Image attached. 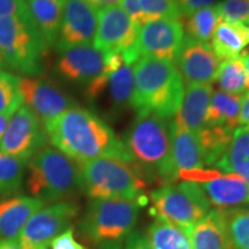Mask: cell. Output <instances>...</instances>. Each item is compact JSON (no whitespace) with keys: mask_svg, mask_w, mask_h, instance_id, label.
<instances>
[{"mask_svg":"<svg viewBox=\"0 0 249 249\" xmlns=\"http://www.w3.org/2000/svg\"><path fill=\"white\" fill-rule=\"evenodd\" d=\"M183 27L176 20H152L140 28L135 52L140 58L176 60L183 39Z\"/></svg>","mask_w":249,"mask_h":249,"instance_id":"12","label":"cell"},{"mask_svg":"<svg viewBox=\"0 0 249 249\" xmlns=\"http://www.w3.org/2000/svg\"><path fill=\"white\" fill-rule=\"evenodd\" d=\"M118 5L124 9V13L128 15L130 20L139 28L145 23V18L142 12L140 0H120Z\"/></svg>","mask_w":249,"mask_h":249,"instance_id":"35","label":"cell"},{"mask_svg":"<svg viewBox=\"0 0 249 249\" xmlns=\"http://www.w3.org/2000/svg\"><path fill=\"white\" fill-rule=\"evenodd\" d=\"M170 120L152 113L138 114L126 134L124 144L143 178L176 181L171 165Z\"/></svg>","mask_w":249,"mask_h":249,"instance_id":"3","label":"cell"},{"mask_svg":"<svg viewBox=\"0 0 249 249\" xmlns=\"http://www.w3.org/2000/svg\"><path fill=\"white\" fill-rule=\"evenodd\" d=\"M6 67H7V66H6V62L4 60V58H2L1 54H0V71H1Z\"/></svg>","mask_w":249,"mask_h":249,"instance_id":"46","label":"cell"},{"mask_svg":"<svg viewBox=\"0 0 249 249\" xmlns=\"http://www.w3.org/2000/svg\"><path fill=\"white\" fill-rule=\"evenodd\" d=\"M140 207L138 201L124 198L92 200L81 220V232L92 244H120L136 225Z\"/></svg>","mask_w":249,"mask_h":249,"instance_id":"7","label":"cell"},{"mask_svg":"<svg viewBox=\"0 0 249 249\" xmlns=\"http://www.w3.org/2000/svg\"><path fill=\"white\" fill-rule=\"evenodd\" d=\"M248 29H249V26H248Z\"/></svg>","mask_w":249,"mask_h":249,"instance_id":"48","label":"cell"},{"mask_svg":"<svg viewBox=\"0 0 249 249\" xmlns=\"http://www.w3.org/2000/svg\"><path fill=\"white\" fill-rule=\"evenodd\" d=\"M27 163L0 151V196L12 195L20 191Z\"/></svg>","mask_w":249,"mask_h":249,"instance_id":"31","label":"cell"},{"mask_svg":"<svg viewBox=\"0 0 249 249\" xmlns=\"http://www.w3.org/2000/svg\"><path fill=\"white\" fill-rule=\"evenodd\" d=\"M124 249H154L151 247L147 236L140 234V233H130L127 236L126 245Z\"/></svg>","mask_w":249,"mask_h":249,"instance_id":"39","label":"cell"},{"mask_svg":"<svg viewBox=\"0 0 249 249\" xmlns=\"http://www.w3.org/2000/svg\"><path fill=\"white\" fill-rule=\"evenodd\" d=\"M12 117H13L12 113H0V140H1L2 135L5 134L6 129H7V126Z\"/></svg>","mask_w":249,"mask_h":249,"instance_id":"42","label":"cell"},{"mask_svg":"<svg viewBox=\"0 0 249 249\" xmlns=\"http://www.w3.org/2000/svg\"><path fill=\"white\" fill-rule=\"evenodd\" d=\"M87 1L90 2V4H91L93 7L99 9V8L108 7V6L118 5V4H119L120 0H87Z\"/></svg>","mask_w":249,"mask_h":249,"instance_id":"41","label":"cell"},{"mask_svg":"<svg viewBox=\"0 0 249 249\" xmlns=\"http://www.w3.org/2000/svg\"><path fill=\"white\" fill-rule=\"evenodd\" d=\"M81 191L91 200L124 198L147 204V183L134 163L103 157L79 164Z\"/></svg>","mask_w":249,"mask_h":249,"instance_id":"4","label":"cell"},{"mask_svg":"<svg viewBox=\"0 0 249 249\" xmlns=\"http://www.w3.org/2000/svg\"><path fill=\"white\" fill-rule=\"evenodd\" d=\"M50 46L29 15L0 18V54L6 66L29 77L46 70Z\"/></svg>","mask_w":249,"mask_h":249,"instance_id":"6","label":"cell"},{"mask_svg":"<svg viewBox=\"0 0 249 249\" xmlns=\"http://www.w3.org/2000/svg\"><path fill=\"white\" fill-rule=\"evenodd\" d=\"M171 129V165L174 178L189 171L203 170L205 167L203 152L196 134L183 128L174 119L170 120Z\"/></svg>","mask_w":249,"mask_h":249,"instance_id":"18","label":"cell"},{"mask_svg":"<svg viewBox=\"0 0 249 249\" xmlns=\"http://www.w3.org/2000/svg\"><path fill=\"white\" fill-rule=\"evenodd\" d=\"M231 249H249V209H223Z\"/></svg>","mask_w":249,"mask_h":249,"instance_id":"30","label":"cell"},{"mask_svg":"<svg viewBox=\"0 0 249 249\" xmlns=\"http://www.w3.org/2000/svg\"><path fill=\"white\" fill-rule=\"evenodd\" d=\"M220 18L217 6L198 9L187 17V37L201 43H208L213 38Z\"/></svg>","mask_w":249,"mask_h":249,"instance_id":"28","label":"cell"},{"mask_svg":"<svg viewBox=\"0 0 249 249\" xmlns=\"http://www.w3.org/2000/svg\"><path fill=\"white\" fill-rule=\"evenodd\" d=\"M20 91L23 104L39 118L44 126L65 111L75 107V102L73 99L58 88L55 83L46 79L21 77Z\"/></svg>","mask_w":249,"mask_h":249,"instance_id":"15","label":"cell"},{"mask_svg":"<svg viewBox=\"0 0 249 249\" xmlns=\"http://www.w3.org/2000/svg\"><path fill=\"white\" fill-rule=\"evenodd\" d=\"M27 5L24 0H0V18L26 15Z\"/></svg>","mask_w":249,"mask_h":249,"instance_id":"37","label":"cell"},{"mask_svg":"<svg viewBox=\"0 0 249 249\" xmlns=\"http://www.w3.org/2000/svg\"><path fill=\"white\" fill-rule=\"evenodd\" d=\"M213 92L211 85L187 86L179 111L173 118L174 121L183 128L197 134L205 126Z\"/></svg>","mask_w":249,"mask_h":249,"instance_id":"20","label":"cell"},{"mask_svg":"<svg viewBox=\"0 0 249 249\" xmlns=\"http://www.w3.org/2000/svg\"><path fill=\"white\" fill-rule=\"evenodd\" d=\"M20 79L9 71H0V113L14 114L23 105Z\"/></svg>","mask_w":249,"mask_h":249,"instance_id":"32","label":"cell"},{"mask_svg":"<svg viewBox=\"0 0 249 249\" xmlns=\"http://www.w3.org/2000/svg\"><path fill=\"white\" fill-rule=\"evenodd\" d=\"M214 166L238 174L249 185V128L238 127L234 130L229 148Z\"/></svg>","mask_w":249,"mask_h":249,"instance_id":"24","label":"cell"},{"mask_svg":"<svg viewBox=\"0 0 249 249\" xmlns=\"http://www.w3.org/2000/svg\"><path fill=\"white\" fill-rule=\"evenodd\" d=\"M197 183L209 203L217 209H233L249 204V185L238 174L217 172L211 178Z\"/></svg>","mask_w":249,"mask_h":249,"instance_id":"17","label":"cell"},{"mask_svg":"<svg viewBox=\"0 0 249 249\" xmlns=\"http://www.w3.org/2000/svg\"><path fill=\"white\" fill-rule=\"evenodd\" d=\"M179 7L181 9V13L185 17H188L194 12L201 8L210 7V6H216L219 0H177Z\"/></svg>","mask_w":249,"mask_h":249,"instance_id":"38","label":"cell"},{"mask_svg":"<svg viewBox=\"0 0 249 249\" xmlns=\"http://www.w3.org/2000/svg\"><path fill=\"white\" fill-rule=\"evenodd\" d=\"M248 1H249V0H248Z\"/></svg>","mask_w":249,"mask_h":249,"instance_id":"49","label":"cell"},{"mask_svg":"<svg viewBox=\"0 0 249 249\" xmlns=\"http://www.w3.org/2000/svg\"><path fill=\"white\" fill-rule=\"evenodd\" d=\"M150 201L152 216L169 220L188 235L195 224L211 210V204L198 183L188 180L165 183L150 193Z\"/></svg>","mask_w":249,"mask_h":249,"instance_id":"8","label":"cell"},{"mask_svg":"<svg viewBox=\"0 0 249 249\" xmlns=\"http://www.w3.org/2000/svg\"><path fill=\"white\" fill-rule=\"evenodd\" d=\"M211 42V48L220 61L238 57L249 45V29L245 24L220 18Z\"/></svg>","mask_w":249,"mask_h":249,"instance_id":"23","label":"cell"},{"mask_svg":"<svg viewBox=\"0 0 249 249\" xmlns=\"http://www.w3.org/2000/svg\"><path fill=\"white\" fill-rule=\"evenodd\" d=\"M31 22L50 48H55L65 0H24Z\"/></svg>","mask_w":249,"mask_h":249,"instance_id":"21","label":"cell"},{"mask_svg":"<svg viewBox=\"0 0 249 249\" xmlns=\"http://www.w3.org/2000/svg\"><path fill=\"white\" fill-rule=\"evenodd\" d=\"M55 149L77 164L108 157L134 163L124 141L92 111L74 107L44 126Z\"/></svg>","mask_w":249,"mask_h":249,"instance_id":"1","label":"cell"},{"mask_svg":"<svg viewBox=\"0 0 249 249\" xmlns=\"http://www.w3.org/2000/svg\"><path fill=\"white\" fill-rule=\"evenodd\" d=\"M193 249H231L223 209H213L195 224L189 233Z\"/></svg>","mask_w":249,"mask_h":249,"instance_id":"22","label":"cell"},{"mask_svg":"<svg viewBox=\"0 0 249 249\" xmlns=\"http://www.w3.org/2000/svg\"><path fill=\"white\" fill-rule=\"evenodd\" d=\"M98 23V9L87 0H65L58 51L75 45L93 44Z\"/></svg>","mask_w":249,"mask_h":249,"instance_id":"16","label":"cell"},{"mask_svg":"<svg viewBox=\"0 0 249 249\" xmlns=\"http://www.w3.org/2000/svg\"><path fill=\"white\" fill-rule=\"evenodd\" d=\"M48 135L39 118L26 105L15 112L0 140V151L28 161L46 147Z\"/></svg>","mask_w":249,"mask_h":249,"instance_id":"11","label":"cell"},{"mask_svg":"<svg viewBox=\"0 0 249 249\" xmlns=\"http://www.w3.org/2000/svg\"><path fill=\"white\" fill-rule=\"evenodd\" d=\"M235 129L224 126L205 124L196 134L203 152L205 166H214L229 148Z\"/></svg>","mask_w":249,"mask_h":249,"instance_id":"26","label":"cell"},{"mask_svg":"<svg viewBox=\"0 0 249 249\" xmlns=\"http://www.w3.org/2000/svg\"><path fill=\"white\" fill-rule=\"evenodd\" d=\"M42 249H48V248H42Z\"/></svg>","mask_w":249,"mask_h":249,"instance_id":"47","label":"cell"},{"mask_svg":"<svg viewBox=\"0 0 249 249\" xmlns=\"http://www.w3.org/2000/svg\"><path fill=\"white\" fill-rule=\"evenodd\" d=\"M45 204L38 198L24 195L0 201V240H18L28 220Z\"/></svg>","mask_w":249,"mask_h":249,"instance_id":"19","label":"cell"},{"mask_svg":"<svg viewBox=\"0 0 249 249\" xmlns=\"http://www.w3.org/2000/svg\"><path fill=\"white\" fill-rule=\"evenodd\" d=\"M148 240L154 249H193L189 235L163 218H156L148 229Z\"/></svg>","mask_w":249,"mask_h":249,"instance_id":"27","label":"cell"},{"mask_svg":"<svg viewBox=\"0 0 249 249\" xmlns=\"http://www.w3.org/2000/svg\"><path fill=\"white\" fill-rule=\"evenodd\" d=\"M27 164V188L33 197L61 202L81 191L79 164L58 149L44 147Z\"/></svg>","mask_w":249,"mask_h":249,"instance_id":"5","label":"cell"},{"mask_svg":"<svg viewBox=\"0 0 249 249\" xmlns=\"http://www.w3.org/2000/svg\"><path fill=\"white\" fill-rule=\"evenodd\" d=\"M239 127L249 128V91L242 96L240 114H239Z\"/></svg>","mask_w":249,"mask_h":249,"instance_id":"40","label":"cell"},{"mask_svg":"<svg viewBox=\"0 0 249 249\" xmlns=\"http://www.w3.org/2000/svg\"><path fill=\"white\" fill-rule=\"evenodd\" d=\"M99 249H121L120 244H113V245H103Z\"/></svg>","mask_w":249,"mask_h":249,"instance_id":"45","label":"cell"},{"mask_svg":"<svg viewBox=\"0 0 249 249\" xmlns=\"http://www.w3.org/2000/svg\"><path fill=\"white\" fill-rule=\"evenodd\" d=\"M216 81L222 91L234 95L247 92V77L241 55L220 61Z\"/></svg>","mask_w":249,"mask_h":249,"instance_id":"29","label":"cell"},{"mask_svg":"<svg viewBox=\"0 0 249 249\" xmlns=\"http://www.w3.org/2000/svg\"><path fill=\"white\" fill-rule=\"evenodd\" d=\"M145 22L152 20H176L182 17L181 9L177 0H140Z\"/></svg>","mask_w":249,"mask_h":249,"instance_id":"33","label":"cell"},{"mask_svg":"<svg viewBox=\"0 0 249 249\" xmlns=\"http://www.w3.org/2000/svg\"><path fill=\"white\" fill-rule=\"evenodd\" d=\"M79 213V207L67 201L55 202L37 211L28 220L18 236L22 249L46 248L53 239L70 229Z\"/></svg>","mask_w":249,"mask_h":249,"instance_id":"10","label":"cell"},{"mask_svg":"<svg viewBox=\"0 0 249 249\" xmlns=\"http://www.w3.org/2000/svg\"><path fill=\"white\" fill-rule=\"evenodd\" d=\"M216 6L223 20L249 26L248 0H222Z\"/></svg>","mask_w":249,"mask_h":249,"instance_id":"34","label":"cell"},{"mask_svg":"<svg viewBox=\"0 0 249 249\" xmlns=\"http://www.w3.org/2000/svg\"><path fill=\"white\" fill-rule=\"evenodd\" d=\"M107 65L108 53L93 44L75 45L59 51L55 71L68 82L88 86L104 74Z\"/></svg>","mask_w":249,"mask_h":249,"instance_id":"14","label":"cell"},{"mask_svg":"<svg viewBox=\"0 0 249 249\" xmlns=\"http://www.w3.org/2000/svg\"><path fill=\"white\" fill-rule=\"evenodd\" d=\"M242 96L244 93L234 95L222 90L213 92L205 124L224 126L231 129L238 128Z\"/></svg>","mask_w":249,"mask_h":249,"instance_id":"25","label":"cell"},{"mask_svg":"<svg viewBox=\"0 0 249 249\" xmlns=\"http://www.w3.org/2000/svg\"><path fill=\"white\" fill-rule=\"evenodd\" d=\"M50 246H51V249H87L85 246L76 241L71 227L53 239Z\"/></svg>","mask_w":249,"mask_h":249,"instance_id":"36","label":"cell"},{"mask_svg":"<svg viewBox=\"0 0 249 249\" xmlns=\"http://www.w3.org/2000/svg\"><path fill=\"white\" fill-rule=\"evenodd\" d=\"M0 249H22L18 240H0Z\"/></svg>","mask_w":249,"mask_h":249,"instance_id":"43","label":"cell"},{"mask_svg":"<svg viewBox=\"0 0 249 249\" xmlns=\"http://www.w3.org/2000/svg\"><path fill=\"white\" fill-rule=\"evenodd\" d=\"M140 28L119 5L98 9V23L93 45L104 53H120L127 65L139 60L135 52Z\"/></svg>","mask_w":249,"mask_h":249,"instance_id":"9","label":"cell"},{"mask_svg":"<svg viewBox=\"0 0 249 249\" xmlns=\"http://www.w3.org/2000/svg\"><path fill=\"white\" fill-rule=\"evenodd\" d=\"M174 64L183 85H213L217 79L220 60L209 43H201L185 36Z\"/></svg>","mask_w":249,"mask_h":249,"instance_id":"13","label":"cell"},{"mask_svg":"<svg viewBox=\"0 0 249 249\" xmlns=\"http://www.w3.org/2000/svg\"><path fill=\"white\" fill-rule=\"evenodd\" d=\"M133 68V110L138 114L152 113L165 119L176 116L185 93L176 64L163 59L140 58Z\"/></svg>","mask_w":249,"mask_h":249,"instance_id":"2","label":"cell"},{"mask_svg":"<svg viewBox=\"0 0 249 249\" xmlns=\"http://www.w3.org/2000/svg\"><path fill=\"white\" fill-rule=\"evenodd\" d=\"M244 61L245 70H246V77H247V91H249V53L240 54Z\"/></svg>","mask_w":249,"mask_h":249,"instance_id":"44","label":"cell"}]
</instances>
